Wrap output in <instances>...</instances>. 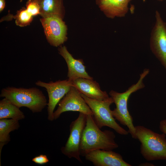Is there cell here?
Listing matches in <instances>:
<instances>
[{
    "instance_id": "6da1fadb",
    "label": "cell",
    "mask_w": 166,
    "mask_h": 166,
    "mask_svg": "<svg viewBox=\"0 0 166 166\" xmlns=\"http://www.w3.org/2000/svg\"><path fill=\"white\" fill-rule=\"evenodd\" d=\"M86 125L81 140V156H85L89 152L97 150H113L118 147L113 132L101 130L95 122L93 116L86 115Z\"/></svg>"
},
{
    "instance_id": "7a4b0ae2",
    "label": "cell",
    "mask_w": 166,
    "mask_h": 166,
    "mask_svg": "<svg viewBox=\"0 0 166 166\" xmlns=\"http://www.w3.org/2000/svg\"><path fill=\"white\" fill-rule=\"evenodd\" d=\"M149 72L148 69H144L140 74L138 81L132 85L125 91L120 93L112 90L109 93L116 106L112 110L113 117L121 124L128 127L129 133L135 139H136V129L133 124L132 117L128 109V101L132 93L144 87L143 80Z\"/></svg>"
},
{
    "instance_id": "3957f363",
    "label": "cell",
    "mask_w": 166,
    "mask_h": 166,
    "mask_svg": "<svg viewBox=\"0 0 166 166\" xmlns=\"http://www.w3.org/2000/svg\"><path fill=\"white\" fill-rule=\"evenodd\" d=\"M135 128L143 157L148 161L166 160L165 135L155 132L142 125L135 126Z\"/></svg>"
},
{
    "instance_id": "277c9868",
    "label": "cell",
    "mask_w": 166,
    "mask_h": 166,
    "mask_svg": "<svg viewBox=\"0 0 166 166\" xmlns=\"http://www.w3.org/2000/svg\"><path fill=\"white\" fill-rule=\"evenodd\" d=\"M0 96L7 99L18 108L26 107L33 113L41 112L47 105L46 97L36 88L8 87L2 90Z\"/></svg>"
},
{
    "instance_id": "5b68a950",
    "label": "cell",
    "mask_w": 166,
    "mask_h": 166,
    "mask_svg": "<svg viewBox=\"0 0 166 166\" xmlns=\"http://www.w3.org/2000/svg\"><path fill=\"white\" fill-rule=\"evenodd\" d=\"M82 97L91 109L95 122L100 129L104 126L108 127L122 135H127L129 132L116 121L113 117L110 106L114 103L111 97L102 101L89 98L81 93Z\"/></svg>"
},
{
    "instance_id": "8992f818",
    "label": "cell",
    "mask_w": 166,
    "mask_h": 166,
    "mask_svg": "<svg viewBox=\"0 0 166 166\" xmlns=\"http://www.w3.org/2000/svg\"><path fill=\"white\" fill-rule=\"evenodd\" d=\"M86 115L79 113L77 118L69 126L70 134L62 153L69 158H73L82 162L81 158V147L82 135L86 125Z\"/></svg>"
},
{
    "instance_id": "52a82bcc",
    "label": "cell",
    "mask_w": 166,
    "mask_h": 166,
    "mask_svg": "<svg viewBox=\"0 0 166 166\" xmlns=\"http://www.w3.org/2000/svg\"><path fill=\"white\" fill-rule=\"evenodd\" d=\"M155 22L151 31L150 47L166 70V23L159 12H155Z\"/></svg>"
},
{
    "instance_id": "ba28073f",
    "label": "cell",
    "mask_w": 166,
    "mask_h": 166,
    "mask_svg": "<svg viewBox=\"0 0 166 166\" xmlns=\"http://www.w3.org/2000/svg\"><path fill=\"white\" fill-rule=\"evenodd\" d=\"M58 103L57 109L53 113L54 120L58 119L62 113L69 111L79 112L93 116L91 109L81 93L73 86Z\"/></svg>"
},
{
    "instance_id": "9c48e42d",
    "label": "cell",
    "mask_w": 166,
    "mask_h": 166,
    "mask_svg": "<svg viewBox=\"0 0 166 166\" xmlns=\"http://www.w3.org/2000/svg\"><path fill=\"white\" fill-rule=\"evenodd\" d=\"M35 84L46 89L49 97L47 105L48 119L50 121H53L54 120L53 113L55 108L73 86L72 81L68 79L45 83L39 80Z\"/></svg>"
},
{
    "instance_id": "30bf717a",
    "label": "cell",
    "mask_w": 166,
    "mask_h": 166,
    "mask_svg": "<svg viewBox=\"0 0 166 166\" xmlns=\"http://www.w3.org/2000/svg\"><path fill=\"white\" fill-rule=\"evenodd\" d=\"M40 22L48 42L53 46L60 45L67 39V27L61 17L53 16L42 18Z\"/></svg>"
},
{
    "instance_id": "8fae6325",
    "label": "cell",
    "mask_w": 166,
    "mask_h": 166,
    "mask_svg": "<svg viewBox=\"0 0 166 166\" xmlns=\"http://www.w3.org/2000/svg\"><path fill=\"white\" fill-rule=\"evenodd\" d=\"M85 159L95 166H131L121 155L112 150L98 149L92 151L85 156Z\"/></svg>"
},
{
    "instance_id": "7c38bea8",
    "label": "cell",
    "mask_w": 166,
    "mask_h": 166,
    "mask_svg": "<svg viewBox=\"0 0 166 166\" xmlns=\"http://www.w3.org/2000/svg\"><path fill=\"white\" fill-rule=\"evenodd\" d=\"M59 53L64 58L67 65L68 80L72 81L79 78L93 79L87 72L85 66L81 59H76L69 52L65 46L58 49Z\"/></svg>"
},
{
    "instance_id": "4fadbf2b",
    "label": "cell",
    "mask_w": 166,
    "mask_h": 166,
    "mask_svg": "<svg viewBox=\"0 0 166 166\" xmlns=\"http://www.w3.org/2000/svg\"><path fill=\"white\" fill-rule=\"evenodd\" d=\"M71 81L73 86L89 98L102 101L109 97L107 93L102 91L99 84L93 79L79 78Z\"/></svg>"
},
{
    "instance_id": "5bb4252c",
    "label": "cell",
    "mask_w": 166,
    "mask_h": 166,
    "mask_svg": "<svg viewBox=\"0 0 166 166\" xmlns=\"http://www.w3.org/2000/svg\"><path fill=\"white\" fill-rule=\"evenodd\" d=\"M132 0H96L97 4L106 16L110 18L125 16Z\"/></svg>"
},
{
    "instance_id": "9a60e30c",
    "label": "cell",
    "mask_w": 166,
    "mask_h": 166,
    "mask_svg": "<svg viewBox=\"0 0 166 166\" xmlns=\"http://www.w3.org/2000/svg\"><path fill=\"white\" fill-rule=\"evenodd\" d=\"M40 7V14L42 18L53 16L61 18L64 10L63 0H33Z\"/></svg>"
},
{
    "instance_id": "2e32d148",
    "label": "cell",
    "mask_w": 166,
    "mask_h": 166,
    "mask_svg": "<svg viewBox=\"0 0 166 166\" xmlns=\"http://www.w3.org/2000/svg\"><path fill=\"white\" fill-rule=\"evenodd\" d=\"M25 116L19 108L4 98L0 101V119L11 118L18 121Z\"/></svg>"
},
{
    "instance_id": "e0dca14e",
    "label": "cell",
    "mask_w": 166,
    "mask_h": 166,
    "mask_svg": "<svg viewBox=\"0 0 166 166\" xmlns=\"http://www.w3.org/2000/svg\"><path fill=\"white\" fill-rule=\"evenodd\" d=\"M19 127L18 121L11 119L0 120V158L3 146L10 140L9 133Z\"/></svg>"
},
{
    "instance_id": "ac0fdd59",
    "label": "cell",
    "mask_w": 166,
    "mask_h": 166,
    "mask_svg": "<svg viewBox=\"0 0 166 166\" xmlns=\"http://www.w3.org/2000/svg\"><path fill=\"white\" fill-rule=\"evenodd\" d=\"M32 16L26 8H23L18 11L17 14L14 16L16 24L21 27L28 25L32 20Z\"/></svg>"
},
{
    "instance_id": "d6986e66",
    "label": "cell",
    "mask_w": 166,
    "mask_h": 166,
    "mask_svg": "<svg viewBox=\"0 0 166 166\" xmlns=\"http://www.w3.org/2000/svg\"><path fill=\"white\" fill-rule=\"evenodd\" d=\"M26 9L32 16L40 14V7L38 4L33 0H28L26 4Z\"/></svg>"
},
{
    "instance_id": "ffe728a7",
    "label": "cell",
    "mask_w": 166,
    "mask_h": 166,
    "mask_svg": "<svg viewBox=\"0 0 166 166\" xmlns=\"http://www.w3.org/2000/svg\"><path fill=\"white\" fill-rule=\"evenodd\" d=\"M32 161L36 164H43L48 163L49 160L46 155L41 154L33 158Z\"/></svg>"
},
{
    "instance_id": "44dd1931",
    "label": "cell",
    "mask_w": 166,
    "mask_h": 166,
    "mask_svg": "<svg viewBox=\"0 0 166 166\" xmlns=\"http://www.w3.org/2000/svg\"><path fill=\"white\" fill-rule=\"evenodd\" d=\"M159 129L166 136V119L161 120L160 123Z\"/></svg>"
},
{
    "instance_id": "7402d4cb",
    "label": "cell",
    "mask_w": 166,
    "mask_h": 166,
    "mask_svg": "<svg viewBox=\"0 0 166 166\" xmlns=\"http://www.w3.org/2000/svg\"><path fill=\"white\" fill-rule=\"evenodd\" d=\"M5 6V0H0V11L2 12Z\"/></svg>"
},
{
    "instance_id": "603a6c76",
    "label": "cell",
    "mask_w": 166,
    "mask_h": 166,
    "mask_svg": "<svg viewBox=\"0 0 166 166\" xmlns=\"http://www.w3.org/2000/svg\"><path fill=\"white\" fill-rule=\"evenodd\" d=\"M158 0V1H164V0Z\"/></svg>"
}]
</instances>
